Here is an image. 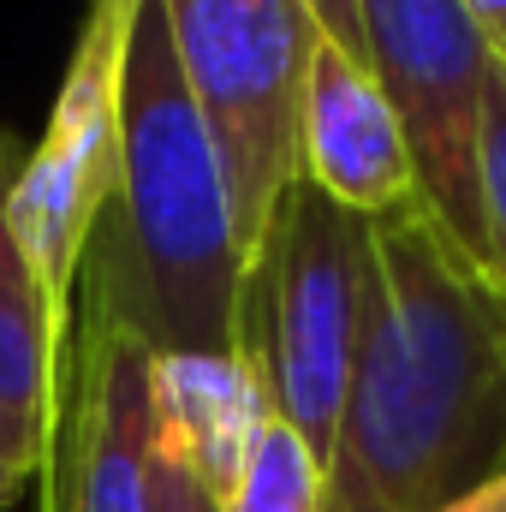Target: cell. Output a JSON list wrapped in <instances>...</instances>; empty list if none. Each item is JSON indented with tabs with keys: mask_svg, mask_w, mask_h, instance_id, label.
Segmentation results:
<instances>
[{
	"mask_svg": "<svg viewBox=\"0 0 506 512\" xmlns=\"http://www.w3.org/2000/svg\"><path fill=\"white\" fill-rule=\"evenodd\" d=\"M506 477V304L447 233L376 221V310L328 447V512H447Z\"/></svg>",
	"mask_w": 506,
	"mask_h": 512,
	"instance_id": "obj_1",
	"label": "cell"
},
{
	"mask_svg": "<svg viewBox=\"0 0 506 512\" xmlns=\"http://www.w3.org/2000/svg\"><path fill=\"white\" fill-rule=\"evenodd\" d=\"M245 233L221 149L179 72L161 0H143L126 54L120 179L96 221L78 298H96L161 358H227Z\"/></svg>",
	"mask_w": 506,
	"mask_h": 512,
	"instance_id": "obj_2",
	"label": "cell"
},
{
	"mask_svg": "<svg viewBox=\"0 0 506 512\" xmlns=\"http://www.w3.org/2000/svg\"><path fill=\"white\" fill-rule=\"evenodd\" d=\"M376 310V221L292 179L268 209L239 286L233 358L256 399L328 471L364 334Z\"/></svg>",
	"mask_w": 506,
	"mask_h": 512,
	"instance_id": "obj_3",
	"label": "cell"
},
{
	"mask_svg": "<svg viewBox=\"0 0 506 512\" xmlns=\"http://www.w3.org/2000/svg\"><path fill=\"white\" fill-rule=\"evenodd\" d=\"M161 18L221 149L251 256L268 209L298 179V96L322 30L304 0H161Z\"/></svg>",
	"mask_w": 506,
	"mask_h": 512,
	"instance_id": "obj_4",
	"label": "cell"
},
{
	"mask_svg": "<svg viewBox=\"0 0 506 512\" xmlns=\"http://www.w3.org/2000/svg\"><path fill=\"white\" fill-rule=\"evenodd\" d=\"M42 512H227L161 429L155 352L96 298L72 310Z\"/></svg>",
	"mask_w": 506,
	"mask_h": 512,
	"instance_id": "obj_5",
	"label": "cell"
},
{
	"mask_svg": "<svg viewBox=\"0 0 506 512\" xmlns=\"http://www.w3.org/2000/svg\"><path fill=\"white\" fill-rule=\"evenodd\" d=\"M143 0H90L48 131L30 143L24 173L12 185V233L24 262L72 340L78 280L96 239V221L120 179V114H126V54Z\"/></svg>",
	"mask_w": 506,
	"mask_h": 512,
	"instance_id": "obj_6",
	"label": "cell"
},
{
	"mask_svg": "<svg viewBox=\"0 0 506 512\" xmlns=\"http://www.w3.org/2000/svg\"><path fill=\"white\" fill-rule=\"evenodd\" d=\"M370 72L411 149L417 203L483 268V96L495 48L465 0H358Z\"/></svg>",
	"mask_w": 506,
	"mask_h": 512,
	"instance_id": "obj_7",
	"label": "cell"
},
{
	"mask_svg": "<svg viewBox=\"0 0 506 512\" xmlns=\"http://www.w3.org/2000/svg\"><path fill=\"white\" fill-rule=\"evenodd\" d=\"M298 179L364 221H393L417 203L411 149L381 96L376 72L340 42L316 36L304 96H298Z\"/></svg>",
	"mask_w": 506,
	"mask_h": 512,
	"instance_id": "obj_8",
	"label": "cell"
},
{
	"mask_svg": "<svg viewBox=\"0 0 506 512\" xmlns=\"http://www.w3.org/2000/svg\"><path fill=\"white\" fill-rule=\"evenodd\" d=\"M24 155L30 143L0 126V459L30 483L48 477L60 435L66 334L12 233V185L24 173Z\"/></svg>",
	"mask_w": 506,
	"mask_h": 512,
	"instance_id": "obj_9",
	"label": "cell"
},
{
	"mask_svg": "<svg viewBox=\"0 0 506 512\" xmlns=\"http://www.w3.org/2000/svg\"><path fill=\"white\" fill-rule=\"evenodd\" d=\"M155 411L179 459L227 507L256 441V423L268 417L245 364L233 352L227 358H161L155 352Z\"/></svg>",
	"mask_w": 506,
	"mask_h": 512,
	"instance_id": "obj_10",
	"label": "cell"
},
{
	"mask_svg": "<svg viewBox=\"0 0 506 512\" xmlns=\"http://www.w3.org/2000/svg\"><path fill=\"white\" fill-rule=\"evenodd\" d=\"M227 512H328V471L280 417H262Z\"/></svg>",
	"mask_w": 506,
	"mask_h": 512,
	"instance_id": "obj_11",
	"label": "cell"
},
{
	"mask_svg": "<svg viewBox=\"0 0 506 512\" xmlns=\"http://www.w3.org/2000/svg\"><path fill=\"white\" fill-rule=\"evenodd\" d=\"M483 274L506 304V66H489L483 96Z\"/></svg>",
	"mask_w": 506,
	"mask_h": 512,
	"instance_id": "obj_12",
	"label": "cell"
},
{
	"mask_svg": "<svg viewBox=\"0 0 506 512\" xmlns=\"http://www.w3.org/2000/svg\"><path fill=\"white\" fill-rule=\"evenodd\" d=\"M310 6V18H316V30L328 36V42H340L352 60H364L370 66V42H364V6L358 0H304Z\"/></svg>",
	"mask_w": 506,
	"mask_h": 512,
	"instance_id": "obj_13",
	"label": "cell"
},
{
	"mask_svg": "<svg viewBox=\"0 0 506 512\" xmlns=\"http://www.w3.org/2000/svg\"><path fill=\"white\" fill-rule=\"evenodd\" d=\"M471 6V18H477V30L489 36V48H495V60L506 66V0H465Z\"/></svg>",
	"mask_w": 506,
	"mask_h": 512,
	"instance_id": "obj_14",
	"label": "cell"
},
{
	"mask_svg": "<svg viewBox=\"0 0 506 512\" xmlns=\"http://www.w3.org/2000/svg\"><path fill=\"white\" fill-rule=\"evenodd\" d=\"M447 512H506V477H495V483H483V489H471L465 501H453Z\"/></svg>",
	"mask_w": 506,
	"mask_h": 512,
	"instance_id": "obj_15",
	"label": "cell"
},
{
	"mask_svg": "<svg viewBox=\"0 0 506 512\" xmlns=\"http://www.w3.org/2000/svg\"><path fill=\"white\" fill-rule=\"evenodd\" d=\"M18 495H24V477H18V471H12V465L0 459V507H12Z\"/></svg>",
	"mask_w": 506,
	"mask_h": 512,
	"instance_id": "obj_16",
	"label": "cell"
}]
</instances>
